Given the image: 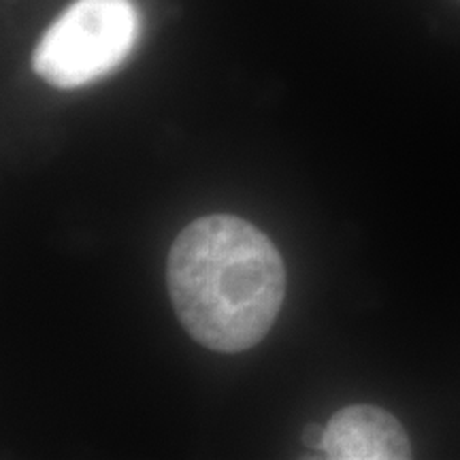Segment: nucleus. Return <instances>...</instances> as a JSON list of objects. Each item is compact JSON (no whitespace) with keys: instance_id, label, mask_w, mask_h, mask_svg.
<instances>
[{"instance_id":"f257e3e1","label":"nucleus","mask_w":460,"mask_h":460,"mask_svg":"<svg viewBox=\"0 0 460 460\" xmlns=\"http://www.w3.org/2000/svg\"><path fill=\"white\" fill-rule=\"evenodd\" d=\"M166 286L194 341L237 354L261 343L278 320L286 269L262 230L243 217L217 214L181 230L166 261Z\"/></svg>"},{"instance_id":"f03ea898","label":"nucleus","mask_w":460,"mask_h":460,"mask_svg":"<svg viewBox=\"0 0 460 460\" xmlns=\"http://www.w3.org/2000/svg\"><path fill=\"white\" fill-rule=\"evenodd\" d=\"M139 31L132 0H77L41 37L32 68L54 88H84L124 65Z\"/></svg>"},{"instance_id":"7ed1b4c3","label":"nucleus","mask_w":460,"mask_h":460,"mask_svg":"<svg viewBox=\"0 0 460 460\" xmlns=\"http://www.w3.org/2000/svg\"><path fill=\"white\" fill-rule=\"evenodd\" d=\"M332 460H405L411 444L393 413L376 405H349L329 420L322 446Z\"/></svg>"},{"instance_id":"20e7f679","label":"nucleus","mask_w":460,"mask_h":460,"mask_svg":"<svg viewBox=\"0 0 460 460\" xmlns=\"http://www.w3.org/2000/svg\"><path fill=\"white\" fill-rule=\"evenodd\" d=\"M324 433H326V427H320V424H309V427H305L303 430V446L309 447V450H320L322 452V446H324Z\"/></svg>"}]
</instances>
